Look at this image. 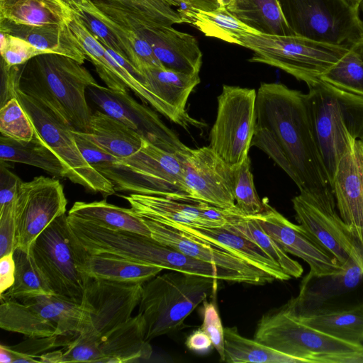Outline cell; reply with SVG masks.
Masks as SVG:
<instances>
[{
  "instance_id": "6da1fadb",
  "label": "cell",
  "mask_w": 363,
  "mask_h": 363,
  "mask_svg": "<svg viewBox=\"0 0 363 363\" xmlns=\"http://www.w3.org/2000/svg\"><path fill=\"white\" fill-rule=\"evenodd\" d=\"M251 145L267 154L300 191L319 199L335 197L306 94L281 83H261Z\"/></svg>"
},
{
  "instance_id": "7a4b0ae2",
  "label": "cell",
  "mask_w": 363,
  "mask_h": 363,
  "mask_svg": "<svg viewBox=\"0 0 363 363\" xmlns=\"http://www.w3.org/2000/svg\"><path fill=\"white\" fill-rule=\"evenodd\" d=\"M11 70L13 83L21 91L49 108L74 130L89 133L92 112L86 94L97 82L82 64L47 53Z\"/></svg>"
},
{
  "instance_id": "3957f363",
  "label": "cell",
  "mask_w": 363,
  "mask_h": 363,
  "mask_svg": "<svg viewBox=\"0 0 363 363\" xmlns=\"http://www.w3.org/2000/svg\"><path fill=\"white\" fill-rule=\"evenodd\" d=\"M307 85L306 96L311 121L332 184L347 146L354 140H363V96L320 79Z\"/></svg>"
},
{
  "instance_id": "277c9868",
  "label": "cell",
  "mask_w": 363,
  "mask_h": 363,
  "mask_svg": "<svg viewBox=\"0 0 363 363\" xmlns=\"http://www.w3.org/2000/svg\"><path fill=\"white\" fill-rule=\"evenodd\" d=\"M219 279L170 270L143 284L138 313L145 323V340L178 330L203 301L216 295Z\"/></svg>"
},
{
  "instance_id": "5b68a950",
  "label": "cell",
  "mask_w": 363,
  "mask_h": 363,
  "mask_svg": "<svg viewBox=\"0 0 363 363\" xmlns=\"http://www.w3.org/2000/svg\"><path fill=\"white\" fill-rule=\"evenodd\" d=\"M1 105L16 97L34 126L35 133L57 155L72 182L105 196L114 194L113 184L93 167L82 155L74 129L52 110L21 91L14 84L11 68L1 67Z\"/></svg>"
},
{
  "instance_id": "8992f818",
  "label": "cell",
  "mask_w": 363,
  "mask_h": 363,
  "mask_svg": "<svg viewBox=\"0 0 363 363\" xmlns=\"http://www.w3.org/2000/svg\"><path fill=\"white\" fill-rule=\"evenodd\" d=\"M254 339L301 362L345 363L363 360V344L343 341L301 323L286 304L262 316Z\"/></svg>"
},
{
  "instance_id": "52a82bcc",
  "label": "cell",
  "mask_w": 363,
  "mask_h": 363,
  "mask_svg": "<svg viewBox=\"0 0 363 363\" xmlns=\"http://www.w3.org/2000/svg\"><path fill=\"white\" fill-rule=\"evenodd\" d=\"M186 154L166 151L143 138L137 152L108 162L96 170L113 184L116 191L189 196L183 179Z\"/></svg>"
},
{
  "instance_id": "ba28073f",
  "label": "cell",
  "mask_w": 363,
  "mask_h": 363,
  "mask_svg": "<svg viewBox=\"0 0 363 363\" xmlns=\"http://www.w3.org/2000/svg\"><path fill=\"white\" fill-rule=\"evenodd\" d=\"M238 40L253 52L249 62L277 67L306 84L320 79L350 48L296 35L249 33Z\"/></svg>"
},
{
  "instance_id": "9c48e42d",
  "label": "cell",
  "mask_w": 363,
  "mask_h": 363,
  "mask_svg": "<svg viewBox=\"0 0 363 363\" xmlns=\"http://www.w3.org/2000/svg\"><path fill=\"white\" fill-rule=\"evenodd\" d=\"M77 246L65 213L37 237L29 253L54 294L80 304L89 277L78 268Z\"/></svg>"
},
{
  "instance_id": "30bf717a",
  "label": "cell",
  "mask_w": 363,
  "mask_h": 363,
  "mask_svg": "<svg viewBox=\"0 0 363 363\" xmlns=\"http://www.w3.org/2000/svg\"><path fill=\"white\" fill-rule=\"evenodd\" d=\"M294 35L350 47L363 37L359 13L345 0H277Z\"/></svg>"
},
{
  "instance_id": "8fae6325",
  "label": "cell",
  "mask_w": 363,
  "mask_h": 363,
  "mask_svg": "<svg viewBox=\"0 0 363 363\" xmlns=\"http://www.w3.org/2000/svg\"><path fill=\"white\" fill-rule=\"evenodd\" d=\"M79 303L55 294L1 300L0 327L29 338L78 335Z\"/></svg>"
},
{
  "instance_id": "7c38bea8",
  "label": "cell",
  "mask_w": 363,
  "mask_h": 363,
  "mask_svg": "<svg viewBox=\"0 0 363 363\" xmlns=\"http://www.w3.org/2000/svg\"><path fill=\"white\" fill-rule=\"evenodd\" d=\"M256 96L254 89L226 84L218 96L208 146L231 169L248 157L255 126Z\"/></svg>"
},
{
  "instance_id": "4fadbf2b",
  "label": "cell",
  "mask_w": 363,
  "mask_h": 363,
  "mask_svg": "<svg viewBox=\"0 0 363 363\" xmlns=\"http://www.w3.org/2000/svg\"><path fill=\"white\" fill-rule=\"evenodd\" d=\"M143 283L88 277L80 303L78 335L98 340L126 322L139 305Z\"/></svg>"
},
{
  "instance_id": "5bb4252c",
  "label": "cell",
  "mask_w": 363,
  "mask_h": 363,
  "mask_svg": "<svg viewBox=\"0 0 363 363\" xmlns=\"http://www.w3.org/2000/svg\"><path fill=\"white\" fill-rule=\"evenodd\" d=\"M123 198L137 215L174 228H217L246 217L239 209L220 208L186 196L130 194Z\"/></svg>"
},
{
  "instance_id": "9a60e30c",
  "label": "cell",
  "mask_w": 363,
  "mask_h": 363,
  "mask_svg": "<svg viewBox=\"0 0 363 363\" xmlns=\"http://www.w3.org/2000/svg\"><path fill=\"white\" fill-rule=\"evenodd\" d=\"M67 204L63 186L58 179L38 176L23 182L16 199L15 248L29 252L37 237L56 218L65 213Z\"/></svg>"
},
{
  "instance_id": "2e32d148",
  "label": "cell",
  "mask_w": 363,
  "mask_h": 363,
  "mask_svg": "<svg viewBox=\"0 0 363 363\" xmlns=\"http://www.w3.org/2000/svg\"><path fill=\"white\" fill-rule=\"evenodd\" d=\"M292 203L298 225L328 251L342 268L351 260L362 259L348 225L339 214L335 198L318 199L300 191L292 199Z\"/></svg>"
},
{
  "instance_id": "e0dca14e",
  "label": "cell",
  "mask_w": 363,
  "mask_h": 363,
  "mask_svg": "<svg viewBox=\"0 0 363 363\" xmlns=\"http://www.w3.org/2000/svg\"><path fill=\"white\" fill-rule=\"evenodd\" d=\"M86 94L99 110L121 121L143 138L166 151L186 154L189 147L160 118L155 111L138 103L128 92L112 90L98 83Z\"/></svg>"
},
{
  "instance_id": "ac0fdd59",
  "label": "cell",
  "mask_w": 363,
  "mask_h": 363,
  "mask_svg": "<svg viewBox=\"0 0 363 363\" xmlns=\"http://www.w3.org/2000/svg\"><path fill=\"white\" fill-rule=\"evenodd\" d=\"M183 179L190 197L223 209H239L233 195V169L209 146L189 149Z\"/></svg>"
},
{
  "instance_id": "d6986e66",
  "label": "cell",
  "mask_w": 363,
  "mask_h": 363,
  "mask_svg": "<svg viewBox=\"0 0 363 363\" xmlns=\"http://www.w3.org/2000/svg\"><path fill=\"white\" fill-rule=\"evenodd\" d=\"M142 218L150 230L152 238L164 245L188 256L241 274L246 277L252 285H263L275 280L271 274L226 250L174 227L144 217Z\"/></svg>"
},
{
  "instance_id": "ffe728a7",
  "label": "cell",
  "mask_w": 363,
  "mask_h": 363,
  "mask_svg": "<svg viewBox=\"0 0 363 363\" xmlns=\"http://www.w3.org/2000/svg\"><path fill=\"white\" fill-rule=\"evenodd\" d=\"M331 184L339 214L363 259V140H354L347 146Z\"/></svg>"
},
{
  "instance_id": "44dd1931",
  "label": "cell",
  "mask_w": 363,
  "mask_h": 363,
  "mask_svg": "<svg viewBox=\"0 0 363 363\" xmlns=\"http://www.w3.org/2000/svg\"><path fill=\"white\" fill-rule=\"evenodd\" d=\"M264 210L254 218L264 231L286 252L309 267V274L322 276L342 269L336 259L300 225H296L264 201Z\"/></svg>"
},
{
  "instance_id": "7402d4cb",
  "label": "cell",
  "mask_w": 363,
  "mask_h": 363,
  "mask_svg": "<svg viewBox=\"0 0 363 363\" xmlns=\"http://www.w3.org/2000/svg\"><path fill=\"white\" fill-rule=\"evenodd\" d=\"M140 73L150 94L151 106L157 111L184 128L201 125L186 109L191 93L201 82L199 74H186L165 67H143Z\"/></svg>"
},
{
  "instance_id": "603a6c76",
  "label": "cell",
  "mask_w": 363,
  "mask_h": 363,
  "mask_svg": "<svg viewBox=\"0 0 363 363\" xmlns=\"http://www.w3.org/2000/svg\"><path fill=\"white\" fill-rule=\"evenodd\" d=\"M362 280V259L351 260L335 273L322 276L308 273L301 282L298 296L286 305L295 315H303L324 308L332 298L352 291Z\"/></svg>"
},
{
  "instance_id": "cb8c5ba5",
  "label": "cell",
  "mask_w": 363,
  "mask_h": 363,
  "mask_svg": "<svg viewBox=\"0 0 363 363\" xmlns=\"http://www.w3.org/2000/svg\"><path fill=\"white\" fill-rule=\"evenodd\" d=\"M134 30L147 40L162 65L186 74H199L203 54L196 38L172 26L150 27L135 25Z\"/></svg>"
},
{
  "instance_id": "d4e9b609",
  "label": "cell",
  "mask_w": 363,
  "mask_h": 363,
  "mask_svg": "<svg viewBox=\"0 0 363 363\" xmlns=\"http://www.w3.org/2000/svg\"><path fill=\"white\" fill-rule=\"evenodd\" d=\"M68 26L107 87L121 92L130 89L145 104L151 105L150 94L143 83L116 61L74 11Z\"/></svg>"
},
{
  "instance_id": "484cf974",
  "label": "cell",
  "mask_w": 363,
  "mask_h": 363,
  "mask_svg": "<svg viewBox=\"0 0 363 363\" xmlns=\"http://www.w3.org/2000/svg\"><path fill=\"white\" fill-rule=\"evenodd\" d=\"M87 344L91 362L124 363L147 360L152 350L145 340V323L138 313L98 340L78 335Z\"/></svg>"
},
{
  "instance_id": "4316f807",
  "label": "cell",
  "mask_w": 363,
  "mask_h": 363,
  "mask_svg": "<svg viewBox=\"0 0 363 363\" xmlns=\"http://www.w3.org/2000/svg\"><path fill=\"white\" fill-rule=\"evenodd\" d=\"M101 13L122 26H172L183 23L166 0H89Z\"/></svg>"
},
{
  "instance_id": "83f0119b",
  "label": "cell",
  "mask_w": 363,
  "mask_h": 363,
  "mask_svg": "<svg viewBox=\"0 0 363 363\" xmlns=\"http://www.w3.org/2000/svg\"><path fill=\"white\" fill-rule=\"evenodd\" d=\"M77 261L79 271L84 276L121 282L144 284L164 270L160 267L137 262L114 255L89 253L79 240Z\"/></svg>"
},
{
  "instance_id": "f1b7e54d",
  "label": "cell",
  "mask_w": 363,
  "mask_h": 363,
  "mask_svg": "<svg viewBox=\"0 0 363 363\" xmlns=\"http://www.w3.org/2000/svg\"><path fill=\"white\" fill-rule=\"evenodd\" d=\"M176 228L228 250L271 274L275 280L286 281L291 278L256 243L229 230L225 225L217 228L179 226Z\"/></svg>"
},
{
  "instance_id": "f546056e",
  "label": "cell",
  "mask_w": 363,
  "mask_h": 363,
  "mask_svg": "<svg viewBox=\"0 0 363 363\" xmlns=\"http://www.w3.org/2000/svg\"><path fill=\"white\" fill-rule=\"evenodd\" d=\"M0 26L45 53L65 55L82 65L87 59L68 23L26 26L0 20Z\"/></svg>"
},
{
  "instance_id": "4dcf8cb0",
  "label": "cell",
  "mask_w": 363,
  "mask_h": 363,
  "mask_svg": "<svg viewBox=\"0 0 363 363\" xmlns=\"http://www.w3.org/2000/svg\"><path fill=\"white\" fill-rule=\"evenodd\" d=\"M80 133L111 155L128 157L137 152L143 138L121 121L96 110L92 113L89 133Z\"/></svg>"
},
{
  "instance_id": "1f68e13d",
  "label": "cell",
  "mask_w": 363,
  "mask_h": 363,
  "mask_svg": "<svg viewBox=\"0 0 363 363\" xmlns=\"http://www.w3.org/2000/svg\"><path fill=\"white\" fill-rule=\"evenodd\" d=\"M295 316L301 323L330 336L363 344V301L347 308H324Z\"/></svg>"
},
{
  "instance_id": "d6a6232c",
  "label": "cell",
  "mask_w": 363,
  "mask_h": 363,
  "mask_svg": "<svg viewBox=\"0 0 363 363\" xmlns=\"http://www.w3.org/2000/svg\"><path fill=\"white\" fill-rule=\"evenodd\" d=\"M177 10L183 23L191 25L207 37L229 43L240 45L238 37L259 33L234 17L225 6H219L210 11L187 6L179 7Z\"/></svg>"
},
{
  "instance_id": "836d02e7",
  "label": "cell",
  "mask_w": 363,
  "mask_h": 363,
  "mask_svg": "<svg viewBox=\"0 0 363 363\" xmlns=\"http://www.w3.org/2000/svg\"><path fill=\"white\" fill-rule=\"evenodd\" d=\"M72 12L60 0H0V20L16 24L68 23Z\"/></svg>"
},
{
  "instance_id": "e575fe53",
  "label": "cell",
  "mask_w": 363,
  "mask_h": 363,
  "mask_svg": "<svg viewBox=\"0 0 363 363\" xmlns=\"http://www.w3.org/2000/svg\"><path fill=\"white\" fill-rule=\"evenodd\" d=\"M68 215L106 228L152 238L150 230L142 217L131 208L109 203L106 199L92 202L77 201L69 211Z\"/></svg>"
},
{
  "instance_id": "d590c367",
  "label": "cell",
  "mask_w": 363,
  "mask_h": 363,
  "mask_svg": "<svg viewBox=\"0 0 363 363\" xmlns=\"http://www.w3.org/2000/svg\"><path fill=\"white\" fill-rule=\"evenodd\" d=\"M226 8L234 17L259 33L294 35L277 0H230Z\"/></svg>"
},
{
  "instance_id": "8d00e7d4",
  "label": "cell",
  "mask_w": 363,
  "mask_h": 363,
  "mask_svg": "<svg viewBox=\"0 0 363 363\" xmlns=\"http://www.w3.org/2000/svg\"><path fill=\"white\" fill-rule=\"evenodd\" d=\"M0 161L31 165L55 177L65 175L60 159L35 133L30 141H18L1 135Z\"/></svg>"
},
{
  "instance_id": "74e56055",
  "label": "cell",
  "mask_w": 363,
  "mask_h": 363,
  "mask_svg": "<svg viewBox=\"0 0 363 363\" xmlns=\"http://www.w3.org/2000/svg\"><path fill=\"white\" fill-rule=\"evenodd\" d=\"M225 362L229 363H298L301 361L255 339L242 336L237 328H224Z\"/></svg>"
},
{
  "instance_id": "f35d334b",
  "label": "cell",
  "mask_w": 363,
  "mask_h": 363,
  "mask_svg": "<svg viewBox=\"0 0 363 363\" xmlns=\"http://www.w3.org/2000/svg\"><path fill=\"white\" fill-rule=\"evenodd\" d=\"M13 256L16 265L15 281L11 288L0 294L1 300L54 294L28 252L17 247Z\"/></svg>"
},
{
  "instance_id": "ab89813d",
  "label": "cell",
  "mask_w": 363,
  "mask_h": 363,
  "mask_svg": "<svg viewBox=\"0 0 363 363\" xmlns=\"http://www.w3.org/2000/svg\"><path fill=\"white\" fill-rule=\"evenodd\" d=\"M225 227L256 243L291 278H299L302 275L303 269L301 264L291 258L254 218L244 217Z\"/></svg>"
},
{
  "instance_id": "60d3db41",
  "label": "cell",
  "mask_w": 363,
  "mask_h": 363,
  "mask_svg": "<svg viewBox=\"0 0 363 363\" xmlns=\"http://www.w3.org/2000/svg\"><path fill=\"white\" fill-rule=\"evenodd\" d=\"M341 89L363 96V37L320 78Z\"/></svg>"
},
{
  "instance_id": "b9f144b4",
  "label": "cell",
  "mask_w": 363,
  "mask_h": 363,
  "mask_svg": "<svg viewBox=\"0 0 363 363\" xmlns=\"http://www.w3.org/2000/svg\"><path fill=\"white\" fill-rule=\"evenodd\" d=\"M233 180L235 204L242 213L246 217L260 214L264 210V201L257 193L249 157L240 166L233 169Z\"/></svg>"
},
{
  "instance_id": "7bdbcfd3",
  "label": "cell",
  "mask_w": 363,
  "mask_h": 363,
  "mask_svg": "<svg viewBox=\"0 0 363 363\" xmlns=\"http://www.w3.org/2000/svg\"><path fill=\"white\" fill-rule=\"evenodd\" d=\"M0 133L4 137L18 141H30L35 136L30 118L14 96L1 105Z\"/></svg>"
},
{
  "instance_id": "ee69618b",
  "label": "cell",
  "mask_w": 363,
  "mask_h": 363,
  "mask_svg": "<svg viewBox=\"0 0 363 363\" xmlns=\"http://www.w3.org/2000/svg\"><path fill=\"white\" fill-rule=\"evenodd\" d=\"M77 335H55L40 338H30L15 346H9L13 357V363L40 362L41 353L55 347L69 345Z\"/></svg>"
},
{
  "instance_id": "f6af8a7d",
  "label": "cell",
  "mask_w": 363,
  "mask_h": 363,
  "mask_svg": "<svg viewBox=\"0 0 363 363\" xmlns=\"http://www.w3.org/2000/svg\"><path fill=\"white\" fill-rule=\"evenodd\" d=\"M0 36L1 65L6 69L23 65L37 55L47 54L26 40L10 34L2 26H0Z\"/></svg>"
},
{
  "instance_id": "bcb514c9",
  "label": "cell",
  "mask_w": 363,
  "mask_h": 363,
  "mask_svg": "<svg viewBox=\"0 0 363 363\" xmlns=\"http://www.w3.org/2000/svg\"><path fill=\"white\" fill-rule=\"evenodd\" d=\"M76 13L79 16L88 30L106 48L114 51L129 61L128 52L125 47L104 23L85 11Z\"/></svg>"
},
{
  "instance_id": "7dc6e473",
  "label": "cell",
  "mask_w": 363,
  "mask_h": 363,
  "mask_svg": "<svg viewBox=\"0 0 363 363\" xmlns=\"http://www.w3.org/2000/svg\"><path fill=\"white\" fill-rule=\"evenodd\" d=\"M201 328L209 336L220 360L225 362L224 328L215 301H203Z\"/></svg>"
},
{
  "instance_id": "c3c4849f",
  "label": "cell",
  "mask_w": 363,
  "mask_h": 363,
  "mask_svg": "<svg viewBox=\"0 0 363 363\" xmlns=\"http://www.w3.org/2000/svg\"><path fill=\"white\" fill-rule=\"evenodd\" d=\"M15 207L16 200L0 209V257L13 253L15 248Z\"/></svg>"
},
{
  "instance_id": "681fc988",
  "label": "cell",
  "mask_w": 363,
  "mask_h": 363,
  "mask_svg": "<svg viewBox=\"0 0 363 363\" xmlns=\"http://www.w3.org/2000/svg\"><path fill=\"white\" fill-rule=\"evenodd\" d=\"M23 182L1 162L0 165V209L13 203Z\"/></svg>"
},
{
  "instance_id": "f907efd6",
  "label": "cell",
  "mask_w": 363,
  "mask_h": 363,
  "mask_svg": "<svg viewBox=\"0 0 363 363\" xmlns=\"http://www.w3.org/2000/svg\"><path fill=\"white\" fill-rule=\"evenodd\" d=\"M16 265L13 253L0 258V294L12 286L15 281Z\"/></svg>"
},
{
  "instance_id": "816d5d0a",
  "label": "cell",
  "mask_w": 363,
  "mask_h": 363,
  "mask_svg": "<svg viewBox=\"0 0 363 363\" xmlns=\"http://www.w3.org/2000/svg\"><path fill=\"white\" fill-rule=\"evenodd\" d=\"M185 345L190 350L199 354L207 353L213 347L211 338L201 328L187 337Z\"/></svg>"
},
{
  "instance_id": "f5cc1de1",
  "label": "cell",
  "mask_w": 363,
  "mask_h": 363,
  "mask_svg": "<svg viewBox=\"0 0 363 363\" xmlns=\"http://www.w3.org/2000/svg\"><path fill=\"white\" fill-rule=\"evenodd\" d=\"M69 9L75 13L87 11L91 6L89 0H60Z\"/></svg>"
},
{
  "instance_id": "db71d44e",
  "label": "cell",
  "mask_w": 363,
  "mask_h": 363,
  "mask_svg": "<svg viewBox=\"0 0 363 363\" xmlns=\"http://www.w3.org/2000/svg\"><path fill=\"white\" fill-rule=\"evenodd\" d=\"M190 6L203 11H213L218 9L220 5L218 0H189Z\"/></svg>"
},
{
  "instance_id": "11a10c76",
  "label": "cell",
  "mask_w": 363,
  "mask_h": 363,
  "mask_svg": "<svg viewBox=\"0 0 363 363\" xmlns=\"http://www.w3.org/2000/svg\"><path fill=\"white\" fill-rule=\"evenodd\" d=\"M0 362L13 363V357L9 348V346L0 345Z\"/></svg>"
},
{
  "instance_id": "9f6ffc18",
  "label": "cell",
  "mask_w": 363,
  "mask_h": 363,
  "mask_svg": "<svg viewBox=\"0 0 363 363\" xmlns=\"http://www.w3.org/2000/svg\"><path fill=\"white\" fill-rule=\"evenodd\" d=\"M172 6L182 7V6H190V2L189 0H166Z\"/></svg>"
},
{
  "instance_id": "6f0895ef",
  "label": "cell",
  "mask_w": 363,
  "mask_h": 363,
  "mask_svg": "<svg viewBox=\"0 0 363 363\" xmlns=\"http://www.w3.org/2000/svg\"><path fill=\"white\" fill-rule=\"evenodd\" d=\"M353 9L358 11L363 0H345Z\"/></svg>"
},
{
  "instance_id": "680465c9",
  "label": "cell",
  "mask_w": 363,
  "mask_h": 363,
  "mask_svg": "<svg viewBox=\"0 0 363 363\" xmlns=\"http://www.w3.org/2000/svg\"><path fill=\"white\" fill-rule=\"evenodd\" d=\"M230 1V0H218L220 6H225V7H226L228 5Z\"/></svg>"
},
{
  "instance_id": "91938a15",
  "label": "cell",
  "mask_w": 363,
  "mask_h": 363,
  "mask_svg": "<svg viewBox=\"0 0 363 363\" xmlns=\"http://www.w3.org/2000/svg\"><path fill=\"white\" fill-rule=\"evenodd\" d=\"M359 9L362 11V14H363V1H362L361 4H360Z\"/></svg>"
}]
</instances>
